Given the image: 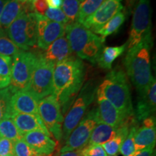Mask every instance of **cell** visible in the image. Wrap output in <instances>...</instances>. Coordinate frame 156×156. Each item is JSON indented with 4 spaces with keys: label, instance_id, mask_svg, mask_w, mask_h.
Here are the masks:
<instances>
[{
    "label": "cell",
    "instance_id": "cell-1",
    "mask_svg": "<svg viewBox=\"0 0 156 156\" xmlns=\"http://www.w3.org/2000/svg\"><path fill=\"white\" fill-rule=\"evenodd\" d=\"M85 64L79 58L71 56L55 64L52 95L57 99L62 114L69 110L85 80Z\"/></svg>",
    "mask_w": 156,
    "mask_h": 156
},
{
    "label": "cell",
    "instance_id": "cell-2",
    "mask_svg": "<svg viewBox=\"0 0 156 156\" xmlns=\"http://www.w3.org/2000/svg\"><path fill=\"white\" fill-rule=\"evenodd\" d=\"M153 44L152 37L142 41L135 46L128 49L124 60L128 77L139 94L145 90L153 77L151 62Z\"/></svg>",
    "mask_w": 156,
    "mask_h": 156
},
{
    "label": "cell",
    "instance_id": "cell-3",
    "mask_svg": "<svg viewBox=\"0 0 156 156\" xmlns=\"http://www.w3.org/2000/svg\"><path fill=\"white\" fill-rule=\"evenodd\" d=\"M97 90L124 116H134L129 84L126 73L120 67L111 71Z\"/></svg>",
    "mask_w": 156,
    "mask_h": 156
},
{
    "label": "cell",
    "instance_id": "cell-4",
    "mask_svg": "<svg viewBox=\"0 0 156 156\" xmlns=\"http://www.w3.org/2000/svg\"><path fill=\"white\" fill-rule=\"evenodd\" d=\"M98 86L94 82L88 81L83 85L79 93L67 111L62 126V139L66 140L86 112L87 108L94 101Z\"/></svg>",
    "mask_w": 156,
    "mask_h": 156
},
{
    "label": "cell",
    "instance_id": "cell-5",
    "mask_svg": "<svg viewBox=\"0 0 156 156\" xmlns=\"http://www.w3.org/2000/svg\"><path fill=\"white\" fill-rule=\"evenodd\" d=\"M9 38L22 51H28L37 43L36 12H25L6 30Z\"/></svg>",
    "mask_w": 156,
    "mask_h": 156
},
{
    "label": "cell",
    "instance_id": "cell-6",
    "mask_svg": "<svg viewBox=\"0 0 156 156\" xmlns=\"http://www.w3.org/2000/svg\"><path fill=\"white\" fill-rule=\"evenodd\" d=\"M54 67L55 64L45 59L41 54L38 55L30 83L25 90L38 101L52 94Z\"/></svg>",
    "mask_w": 156,
    "mask_h": 156
},
{
    "label": "cell",
    "instance_id": "cell-7",
    "mask_svg": "<svg viewBox=\"0 0 156 156\" xmlns=\"http://www.w3.org/2000/svg\"><path fill=\"white\" fill-rule=\"evenodd\" d=\"M38 55L27 51H21L13 56L11 80L9 87L14 93L25 90L30 83Z\"/></svg>",
    "mask_w": 156,
    "mask_h": 156
},
{
    "label": "cell",
    "instance_id": "cell-8",
    "mask_svg": "<svg viewBox=\"0 0 156 156\" xmlns=\"http://www.w3.org/2000/svg\"><path fill=\"white\" fill-rule=\"evenodd\" d=\"M152 37L151 7L150 0H138L134 7L127 49H129L142 41Z\"/></svg>",
    "mask_w": 156,
    "mask_h": 156
},
{
    "label": "cell",
    "instance_id": "cell-9",
    "mask_svg": "<svg viewBox=\"0 0 156 156\" xmlns=\"http://www.w3.org/2000/svg\"><path fill=\"white\" fill-rule=\"evenodd\" d=\"M38 109L39 116L50 135L57 141H61L64 116L56 97L51 94L39 101Z\"/></svg>",
    "mask_w": 156,
    "mask_h": 156
},
{
    "label": "cell",
    "instance_id": "cell-10",
    "mask_svg": "<svg viewBox=\"0 0 156 156\" xmlns=\"http://www.w3.org/2000/svg\"><path fill=\"white\" fill-rule=\"evenodd\" d=\"M98 123L97 109L93 108L87 113L74 129L65 140L64 145L61 148L59 153L79 151L87 146L93 130Z\"/></svg>",
    "mask_w": 156,
    "mask_h": 156
},
{
    "label": "cell",
    "instance_id": "cell-11",
    "mask_svg": "<svg viewBox=\"0 0 156 156\" xmlns=\"http://www.w3.org/2000/svg\"><path fill=\"white\" fill-rule=\"evenodd\" d=\"M37 43L40 48L46 50L54 41L65 35V25L50 20L44 15L36 13Z\"/></svg>",
    "mask_w": 156,
    "mask_h": 156
},
{
    "label": "cell",
    "instance_id": "cell-12",
    "mask_svg": "<svg viewBox=\"0 0 156 156\" xmlns=\"http://www.w3.org/2000/svg\"><path fill=\"white\" fill-rule=\"evenodd\" d=\"M124 9L122 0H105L92 15L83 23V25L95 33L115 16Z\"/></svg>",
    "mask_w": 156,
    "mask_h": 156
},
{
    "label": "cell",
    "instance_id": "cell-13",
    "mask_svg": "<svg viewBox=\"0 0 156 156\" xmlns=\"http://www.w3.org/2000/svg\"><path fill=\"white\" fill-rule=\"evenodd\" d=\"M97 117L99 123L108 124L114 127H119L133 116L126 117L117 110L97 90Z\"/></svg>",
    "mask_w": 156,
    "mask_h": 156
},
{
    "label": "cell",
    "instance_id": "cell-14",
    "mask_svg": "<svg viewBox=\"0 0 156 156\" xmlns=\"http://www.w3.org/2000/svg\"><path fill=\"white\" fill-rule=\"evenodd\" d=\"M134 140V156L146 148L155 145L156 124L155 116L147 117L142 121V126L136 128Z\"/></svg>",
    "mask_w": 156,
    "mask_h": 156
},
{
    "label": "cell",
    "instance_id": "cell-15",
    "mask_svg": "<svg viewBox=\"0 0 156 156\" xmlns=\"http://www.w3.org/2000/svg\"><path fill=\"white\" fill-rule=\"evenodd\" d=\"M156 109V81L152 77L151 83L143 93L139 94L135 110V119L142 122L147 117L154 116Z\"/></svg>",
    "mask_w": 156,
    "mask_h": 156
},
{
    "label": "cell",
    "instance_id": "cell-16",
    "mask_svg": "<svg viewBox=\"0 0 156 156\" xmlns=\"http://www.w3.org/2000/svg\"><path fill=\"white\" fill-rule=\"evenodd\" d=\"M65 34L73 52L79 53L95 36V34L78 22L65 25Z\"/></svg>",
    "mask_w": 156,
    "mask_h": 156
},
{
    "label": "cell",
    "instance_id": "cell-17",
    "mask_svg": "<svg viewBox=\"0 0 156 156\" xmlns=\"http://www.w3.org/2000/svg\"><path fill=\"white\" fill-rule=\"evenodd\" d=\"M38 101L26 90L14 93L11 97V118L15 114H38Z\"/></svg>",
    "mask_w": 156,
    "mask_h": 156
},
{
    "label": "cell",
    "instance_id": "cell-18",
    "mask_svg": "<svg viewBox=\"0 0 156 156\" xmlns=\"http://www.w3.org/2000/svg\"><path fill=\"white\" fill-rule=\"evenodd\" d=\"M23 140L42 156L51 155L56 146V142L50 136L40 131H33L23 134Z\"/></svg>",
    "mask_w": 156,
    "mask_h": 156
},
{
    "label": "cell",
    "instance_id": "cell-19",
    "mask_svg": "<svg viewBox=\"0 0 156 156\" xmlns=\"http://www.w3.org/2000/svg\"><path fill=\"white\" fill-rule=\"evenodd\" d=\"M25 12L34 11L32 3H23L19 0H7L0 15V29L6 30Z\"/></svg>",
    "mask_w": 156,
    "mask_h": 156
},
{
    "label": "cell",
    "instance_id": "cell-20",
    "mask_svg": "<svg viewBox=\"0 0 156 156\" xmlns=\"http://www.w3.org/2000/svg\"><path fill=\"white\" fill-rule=\"evenodd\" d=\"M11 119L22 134L33 131H40L51 136L39 115L15 114Z\"/></svg>",
    "mask_w": 156,
    "mask_h": 156
},
{
    "label": "cell",
    "instance_id": "cell-21",
    "mask_svg": "<svg viewBox=\"0 0 156 156\" xmlns=\"http://www.w3.org/2000/svg\"><path fill=\"white\" fill-rule=\"evenodd\" d=\"M73 51L70 47L69 41L65 37H61L56 39L41 54L45 59L54 64L65 59L72 56Z\"/></svg>",
    "mask_w": 156,
    "mask_h": 156
},
{
    "label": "cell",
    "instance_id": "cell-22",
    "mask_svg": "<svg viewBox=\"0 0 156 156\" xmlns=\"http://www.w3.org/2000/svg\"><path fill=\"white\" fill-rule=\"evenodd\" d=\"M105 39L95 34L84 48L77 54L78 58L90 62L91 63H96L98 58L104 48Z\"/></svg>",
    "mask_w": 156,
    "mask_h": 156
},
{
    "label": "cell",
    "instance_id": "cell-23",
    "mask_svg": "<svg viewBox=\"0 0 156 156\" xmlns=\"http://www.w3.org/2000/svg\"><path fill=\"white\" fill-rule=\"evenodd\" d=\"M127 48L126 42L119 46H106L103 48L96 63L101 68L111 69L112 64L117 58L124 53Z\"/></svg>",
    "mask_w": 156,
    "mask_h": 156
},
{
    "label": "cell",
    "instance_id": "cell-24",
    "mask_svg": "<svg viewBox=\"0 0 156 156\" xmlns=\"http://www.w3.org/2000/svg\"><path fill=\"white\" fill-rule=\"evenodd\" d=\"M118 129L119 127L98 123L93 130L87 145H103L113 139L116 135Z\"/></svg>",
    "mask_w": 156,
    "mask_h": 156
},
{
    "label": "cell",
    "instance_id": "cell-25",
    "mask_svg": "<svg viewBox=\"0 0 156 156\" xmlns=\"http://www.w3.org/2000/svg\"><path fill=\"white\" fill-rule=\"evenodd\" d=\"M125 20L126 14L124 9L123 11L117 13L112 19L109 20L106 24L103 25L101 28L95 31L94 34L99 35V36L106 40L107 36L116 34L123 25V23L125 22Z\"/></svg>",
    "mask_w": 156,
    "mask_h": 156
},
{
    "label": "cell",
    "instance_id": "cell-26",
    "mask_svg": "<svg viewBox=\"0 0 156 156\" xmlns=\"http://www.w3.org/2000/svg\"><path fill=\"white\" fill-rule=\"evenodd\" d=\"M23 136L11 118L4 119L0 122V136L15 142L22 140Z\"/></svg>",
    "mask_w": 156,
    "mask_h": 156
},
{
    "label": "cell",
    "instance_id": "cell-27",
    "mask_svg": "<svg viewBox=\"0 0 156 156\" xmlns=\"http://www.w3.org/2000/svg\"><path fill=\"white\" fill-rule=\"evenodd\" d=\"M21 51L9 38L6 30L0 29V55L11 57Z\"/></svg>",
    "mask_w": 156,
    "mask_h": 156
},
{
    "label": "cell",
    "instance_id": "cell-28",
    "mask_svg": "<svg viewBox=\"0 0 156 156\" xmlns=\"http://www.w3.org/2000/svg\"><path fill=\"white\" fill-rule=\"evenodd\" d=\"M12 64L11 57L0 55V89L7 87L10 84Z\"/></svg>",
    "mask_w": 156,
    "mask_h": 156
},
{
    "label": "cell",
    "instance_id": "cell-29",
    "mask_svg": "<svg viewBox=\"0 0 156 156\" xmlns=\"http://www.w3.org/2000/svg\"><path fill=\"white\" fill-rule=\"evenodd\" d=\"M104 1L105 0H84L80 6L77 22L83 24L84 21L92 15Z\"/></svg>",
    "mask_w": 156,
    "mask_h": 156
},
{
    "label": "cell",
    "instance_id": "cell-30",
    "mask_svg": "<svg viewBox=\"0 0 156 156\" xmlns=\"http://www.w3.org/2000/svg\"><path fill=\"white\" fill-rule=\"evenodd\" d=\"M13 93L9 87L0 89V122L6 118H11L10 101Z\"/></svg>",
    "mask_w": 156,
    "mask_h": 156
},
{
    "label": "cell",
    "instance_id": "cell-31",
    "mask_svg": "<svg viewBox=\"0 0 156 156\" xmlns=\"http://www.w3.org/2000/svg\"><path fill=\"white\" fill-rule=\"evenodd\" d=\"M80 2L78 0H63L62 9L64 15L69 20V23L77 22Z\"/></svg>",
    "mask_w": 156,
    "mask_h": 156
},
{
    "label": "cell",
    "instance_id": "cell-32",
    "mask_svg": "<svg viewBox=\"0 0 156 156\" xmlns=\"http://www.w3.org/2000/svg\"><path fill=\"white\" fill-rule=\"evenodd\" d=\"M137 126L134 124L130 128L129 132L123 141L119 149V153L123 156H134V134Z\"/></svg>",
    "mask_w": 156,
    "mask_h": 156
},
{
    "label": "cell",
    "instance_id": "cell-33",
    "mask_svg": "<svg viewBox=\"0 0 156 156\" xmlns=\"http://www.w3.org/2000/svg\"><path fill=\"white\" fill-rule=\"evenodd\" d=\"M14 155L15 156H42L35 151L23 139L14 142Z\"/></svg>",
    "mask_w": 156,
    "mask_h": 156
},
{
    "label": "cell",
    "instance_id": "cell-34",
    "mask_svg": "<svg viewBox=\"0 0 156 156\" xmlns=\"http://www.w3.org/2000/svg\"><path fill=\"white\" fill-rule=\"evenodd\" d=\"M45 17H46L50 20L54 21V22L61 23L64 25L69 24V20L64 15L63 11L61 9H54V8H49L47 9L44 15Z\"/></svg>",
    "mask_w": 156,
    "mask_h": 156
},
{
    "label": "cell",
    "instance_id": "cell-35",
    "mask_svg": "<svg viewBox=\"0 0 156 156\" xmlns=\"http://www.w3.org/2000/svg\"><path fill=\"white\" fill-rule=\"evenodd\" d=\"M83 156H106L101 145H87L82 149Z\"/></svg>",
    "mask_w": 156,
    "mask_h": 156
},
{
    "label": "cell",
    "instance_id": "cell-36",
    "mask_svg": "<svg viewBox=\"0 0 156 156\" xmlns=\"http://www.w3.org/2000/svg\"><path fill=\"white\" fill-rule=\"evenodd\" d=\"M9 155H14V142L0 136V156Z\"/></svg>",
    "mask_w": 156,
    "mask_h": 156
},
{
    "label": "cell",
    "instance_id": "cell-37",
    "mask_svg": "<svg viewBox=\"0 0 156 156\" xmlns=\"http://www.w3.org/2000/svg\"><path fill=\"white\" fill-rule=\"evenodd\" d=\"M32 5L34 12L41 15H44L46 11L48 8L46 0H34L33 1Z\"/></svg>",
    "mask_w": 156,
    "mask_h": 156
},
{
    "label": "cell",
    "instance_id": "cell-38",
    "mask_svg": "<svg viewBox=\"0 0 156 156\" xmlns=\"http://www.w3.org/2000/svg\"><path fill=\"white\" fill-rule=\"evenodd\" d=\"M154 149H155V146H151L139 152L134 156H154Z\"/></svg>",
    "mask_w": 156,
    "mask_h": 156
},
{
    "label": "cell",
    "instance_id": "cell-39",
    "mask_svg": "<svg viewBox=\"0 0 156 156\" xmlns=\"http://www.w3.org/2000/svg\"><path fill=\"white\" fill-rule=\"evenodd\" d=\"M48 3V6L51 8L58 9L62 5L63 0H46Z\"/></svg>",
    "mask_w": 156,
    "mask_h": 156
},
{
    "label": "cell",
    "instance_id": "cell-40",
    "mask_svg": "<svg viewBox=\"0 0 156 156\" xmlns=\"http://www.w3.org/2000/svg\"><path fill=\"white\" fill-rule=\"evenodd\" d=\"M57 156H83V153H82V150H79V151L66 152V153H60Z\"/></svg>",
    "mask_w": 156,
    "mask_h": 156
},
{
    "label": "cell",
    "instance_id": "cell-41",
    "mask_svg": "<svg viewBox=\"0 0 156 156\" xmlns=\"http://www.w3.org/2000/svg\"><path fill=\"white\" fill-rule=\"evenodd\" d=\"M125 1H126V5H127V7H129V9H132V7H134V4H135L138 0H125Z\"/></svg>",
    "mask_w": 156,
    "mask_h": 156
},
{
    "label": "cell",
    "instance_id": "cell-42",
    "mask_svg": "<svg viewBox=\"0 0 156 156\" xmlns=\"http://www.w3.org/2000/svg\"><path fill=\"white\" fill-rule=\"evenodd\" d=\"M7 2V0H0V15H1L2 11L5 7L6 2Z\"/></svg>",
    "mask_w": 156,
    "mask_h": 156
},
{
    "label": "cell",
    "instance_id": "cell-43",
    "mask_svg": "<svg viewBox=\"0 0 156 156\" xmlns=\"http://www.w3.org/2000/svg\"><path fill=\"white\" fill-rule=\"evenodd\" d=\"M20 2L23 3H32L33 0H19Z\"/></svg>",
    "mask_w": 156,
    "mask_h": 156
},
{
    "label": "cell",
    "instance_id": "cell-44",
    "mask_svg": "<svg viewBox=\"0 0 156 156\" xmlns=\"http://www.w3.org/2000/svg\"><path fill=\"white\" fill-rule=\"evenodd\" d=\"M5 156H15L14 155H5Z\"/></svg>",
    "mask_w": 156,
    "mask_h": 156
},
{
    "label": "cell",
    "instance_id": "cell-45",
    "mask_svg": "<svg viewBox=\"0 0 156 156\" xmlns=\"http://www.w3.org/2000/svg\"><path fill=\"white\" fill-rule=\"evenodd\" d=\"M78 1H80V2H83L84 0H78Z\"/></svg>",
    "mask_w": 156,
    "mask_h": 156
},
{
    "label": "cell",
    "instance_id": "cell-46",
    "mask_svg": "<svg viewBox=\"0 0 156 156\" xmlns=\"http://www.w3.org/2000/svg\"><path fill=\"white\" fill-rule=\"evenodd\" d=\"M106 156H116V155H106Z\"/></svg>",
    "mask_w": 156,
    "mask_h": 156
},
{
    "label": "cell",
    "instance_id": "cell-47",
    "mask_svg": "<svg viewBox=\"0 0 156 156\" xmlns=\"http://www.w3.org/2000/svg\"><path fill=\"white\" fill-rule=\"evenodd\" d=\"M33 1H34V0H33Z\"/></svg>",
    "mask_w": 156,
    "mask_h": 156
}]
</instances>
